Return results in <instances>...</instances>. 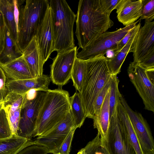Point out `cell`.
<instances>
[{"mask_svg": "<svg viewBox=\"0 0 154 154\" xmlns=\"http://www.w3.org/2000/svg\"><path fill=\"white\" fill-rule=\"evenodd\" d=\"M76 17L79 48L86 47L114 24L110 15L103 11L100 0H79Z\"/></svg>", "mask_w": 154, "mask_h": 154, "instance_id": "1", "label": "cell"}, {"mask_svg": "<svg viewBox=\"0 0 154 154\" xmlns=\"http://www.w3.org/2000/svg\"><path fill=\"white\" fill-rule=\"evenodd\" d=\"M86 69L81 91L82 101L87 118L93 119L97 97L111 79L107 57L99 55L85 60Z\"/></svg>", "mask_w": 154, "mask_h": 154, "instance_id": "2", "label": "cell"}, {"mask_svg": "<svg viewBox=\"0 0 154 154\" xmlns=\"http://www.w3.org/2000/svg\"><path fill=\"white\" fill-rule=\"evenodd\" d=\"M70 97L69 92L61 88L46 91L33 137L48 133L65 118L70 112Z\"/></svg>", "mask_w": 154, "mask_h": 154, "instance_id": "3", "label": "cell"}, {"mask_svg": "<svg viewBox=\"0 0 154 154\" xmlns=\"http://www.w3.org/2000/svg\"><path fill=\"white\" fill-rule=\"evenodd\" d=\"M49 6L52 13L53 51L57 53L75 46L73 26L76 15L65 0H51Z\"/></svg>", "mask_w": 154, "mask_h": 154, "instance_id": "4", "label": "cell"}, {"mask_svg": "<svg viewBox=\"0 0 154 154\" xmlns=\"http://www.w3.org/2000/svg\"><path fill=\"white\" fill-rule=\"evenodd\" d=\"M21 5L19 15L17 44L23 51L35 35L49 6L48 0H26Z\"/></svg>", "mask_w": 154, "mask_h": 154, "instance_id": "5", "label": "cell"}, {"mask_svg": "<svg viewBox=\"0 0 154 154\" xmlns=\"http://www.w3.org/2000/svg\"><path fill=\"white\" fill-rule=\"evenodd\" d=\"M139 20L116 31L102 33L78 53L77 57L85 60L99 55H104L109 50L114 52L119 42Z\"/></svg>", "mask_w": 154, "mask_h": 154, "instance_id": "6", "label": "cell"}, {"mask_svg": "<svg viewBox=\"0 0 154 154\" xmlns=\"http://www.w3.org/2000/svg\"><path fill=\"white\" fill-rule=\"evenodd\" d=\"M100 141L102 146L107 154H137L117 115L109 119L106 140Z\"/></svg>", "mask_w": 154, "mask_h": 154, "instance_id": "7", "label": "cell"}, {"mask_svg": "<svg viewBox=\"0 0 154 154\" xmlns=\"http://www.w3.org/2000/svg\"><path fill=\"white\" fill-rule=\"evenodd\" d=\"M127 72L130 81L141 98L145 109L154 112V83L149 79L146 70L133 61L129 64Z\"/></svg>", "mask_w": 154, "mask_h": 154, "instance_id": "8", "label": "cell"}, {"mask_svg": "<svg viewBox=\"0 0 154 154\" xmlns=\"http://www.w3.org/2000/svg\"><path fill=\"white\" fill-rule=\"evenodd\" d=\"M46 91H36L35 98L27 100L21 116L17 135L30 138L35 133L38 115L45 95Z\"/></svg>", "mask_w": 154, "mask_h": 154, "instance_id": "9", "label": "cell"}, {"mask_svg": "<svg viewBox=\"0 0 154 154\" xmlns=\"http://www.w3.org/2000/svg\"><path fill=\"white\" fill-rule=\"evenodd\" d=\"M119 100L128 114L143 154H154V140L147 122L141 113L131 108L121 94Z\"/></svg>", "mask_w": 154, "mask_h": 154, "instance_id": "10", "label": "cell"}, {"mask_svg": "<svg viewBox=\"0 0 154 154\" xmlns=\"http://www.w3.org/2000/svg\"><path fill=\"white\" fill-rule=\"evenodd\" d=\"M77 47L57 53L50 66V78L53 83L60 87L70 79L73 64L78 53Z\"/></svg>", "mask_w": 154, "mask_h": 154, "instance_id": "11", "label": "cell"}, {"mask_svg": "<svg viewBox=\"0 0 154 154\" xmlns=\"http://www.w3.org/2000/svg\"><path fill=\"white\" fill-rule=\"evenodd\" d=\"M74 122L70 112L65 118L48 133L38 137L34 144L46 148L49 153H56L68 134L74 127Z\"/></svg>", "mask_w": 154, "mask_h": 154, "instance_id": "12", "label": "cell"}, {"mask_svg": "<svg viewBox=\"0 0 154 154\" xmlns=\"http://www.w3.org/2000/svg\"><path fill=\"white\" fill-rule=\"evenodd\" d=\"M131 52L133 53V61L138 64L154 53V21H145L140 27Z\"/></svg>", "mask_w": 154, "mask_h": 154, "instance_id": "13", "label": "cell"}, {"mask_svg": "<svg viewBox=\"0 0 154 154\" xmlns=\"http://www.w3.org/2000/svg\"><path fill=\"white\" fill-rule=\"evenodd\" d=\"M35 36L45 63L54 51L52 13L50 6L42 23L37 29Z\"/></svg>", "mask_w": 154, "mask_h": 154, "instance_id": "14", "label": "cell"}, {"mask_svg": "<svg viewBox=\"0 0 154 154\" xmlns=\"http://www.w3.org/2000/svg\"><path fill=\"white\" fill-rule=\"evenodd\" d=\"M51 79L47 75L29 79L10 80L5 83L8 92L20 94L26 93L31 89L46 91L48 89Z\"/></svg>", "mask_w": 154, "mask_h": 154, "instance_id": "15", "label": "cell"}, {"mask_svg": "<svg viewBox=\"0 0 154 154\" xmlns=\"http://www.w3.org/2000/svg\"><path fill=\"white\" fill-rule=\"evenodd\" d=\"M23 55L34 78L43 74V67L45 62L35 35L24 50Z\"/></svg>", "mask_w": 154, "mask_h": 154, "instance_id": "16", "label": "cell"}, {"mask_svg": "<svg viewBox=\"0 0 154 154\" xmlns=\"http://www.w3.org/2000/svg\"><path fill=\"white\" fill-rule=\"evenodd\" d=\"M142 0H121L117 8V17L124 26L131 25L140 17Z\"/></svg>", "mask_w": 154, "mask_h": 154, "instance_id": "17", "label": "cell"}, {"mask_svg": "<svg viewBox=\"0 0 154 154\" xmlns=\"http://www.w3.org/2000/svg\"><path fill=\"white\" fill-rule=\"evenodd\" d=\"M0 67L11 80L34 78L23 55L5 63L0 62Z\"/></svg>", "mask_w": 154, "mask_h": 154, "instance_id": "18", "label": "cell"}, {"mask_svg": "<svg viewBox=\"0 0 154 154\" xmlns=\"http://www.w3.org/2000/svg\"><path fill=\"white\" fill-rule=\"evenodd\" d=\"M109 89L104 100L98 115L93 119V126L97 130L100 140H106L109 126Z\"/></svg>", "mask_w": 154, "mask_h": 154, "instance_id": "19", "label": "cell"}, {"mask_svg": "<svg viewBox=\"0 0 154 154\" xmlns=\"http://www.w3.org/2000/svg\"><path fill=\"white\" fill-rule=\"evenodd\" d=\"M139 30L136 31L132 35L126 44L120 51L114 53V55L112 57L110 58H107V65L112 75H117L120 72L122 66L127 54L131 52Z\"/></svg>", "mask_w": 154, "mask_h": 154, "instance_id": "20", "label": "cell"}, {"mask_svg": "<svg viewBox=\"0 0 154 154\" xmlns=\"http://www.w3.org/2000/svg\"><path fill=\"white\" fill-rule=\"evenodd\" d=\"M34 144L30 138L12 135L0 138V154H17L24 148Z\"/></svg>", "mask_w": 154, "mask_h": 154, "instance_id": "21", "label": "cell"}, {"mask_svg": "<svg viewBox=\"0 0 154 154\" xmlns=\"http://www.w3.org/2000/svg\"><path fill=\"white\" fill-rule=\"evenodd\" d=\"M0 10L3 14L5 24L11 37L17 44L18 22L14 12L13 0H0Z\"/></svg>", "mask_w": 154, "mask_h": 154, "instance_id": "22", "label": "cell"}, {"mask_svg": "<svg viewBox=\"0 0 154 154\" xmlns=\"http://www.w3.org/2000/svg\"><path fill=\"white\" fill-rule=\"evenodd\" d=\"M117 112L118 117L125 130L130 143L137 154H143L128 114L119 99L117 105Z\"/></svg>", "mask_w": 154, "mask_h": 154, "instance_id": "23", "label": "cell"}, {"mask_svg": "<svg viewBox=\"0 0 154 154\" xmlns=\"http://www.w3.org/2000/svg\"><path fill=\"white\" fill-rule=\"evenodd\" d=\"M23 53L11 37L9 30L5 24V37L3 49L0 55V62H8L19 57Z\"/></svg>", "mask_w": 154, "mask_h": 154, "instance_id": "24", "label": "cell"}, {"mask_svg": "<svg viewBox=\"0 0 154 154\" xmlns=\"http://www.w3.org/2000/svg\"><path fill=\"white\" fill-rule=\"evenodd\" d=\"M70 112L71 113L75 125L80 128L87 118L85 112L82 100L79 92H75L70 97Z\"/></svg>", "mask_w": 154, "mask_h": 154, "instance_id": "25", "label": "cell"}, {"mask_svg": "<svg viewBox=\"0 0 154 154\" xmlns=\"http://www.w3.org/2000/svg\"><path fill=\"white\" fill-rule=\"evenodd\" d=\"M86 69L85 60L76 57L72 69L70 79L72 80L73 85L79 93L81 91Z\"/></svg>", "mask_w": 154, "mask_h": 154, "instance_id": "26", "label": "cell"}, {"mask_svg": "<svg viewBox=\"0 0 154 154\" xmlns=\"http://www.w3.org/2000/svg\"><path fill=\"white\" fill-rule=\"evenodd\" d=\"M119 82L116 75H112L109 100V119L117 115V107L121 94L118 88Z\"/></svg>", "mask_w": 154, "mask_h": 154, "instance_id": "27", "label": "cell"}, {"mask_svg": "<svg viewBox=\"0 0 154 154\" xmlns=\"http://www.w3.org/2000/svg\"><path fill=\"white\" fill-rule=\"evenodd\" d=\"M26 93L20 94L8 92L3 100V108L8 107L12 112L20 107H22V110L27 101Z\"/></svg>", "mask_w": 154, "mask_h": 154, "instance_id": "28", "label": "cell"}, {"mask_svg": "<svg viewBox=\"0 0 154 154\" xmlns=\"http://www.w3.org/2000/svg\"><path fill=\"white\" fill-rule=\"evenodd\" d=\"M12 135H17L22 111V107L12 112L7 107L3 108Z\"/></svg>", "mask_w": 154, "mask_h": 154, "instance_id": "29", "label": "cell"}, {"mask_svg": "<svg viewBox=\"0 0 154 154\" xmlns=\"http://www.w3.org/2000/svg\"><path fill=\"white\" fill-rule=\"evenodd\" d=\"M84 148L87 154H107L101 145L100 136L98 133Z\"/></svg>", "mask_w": 154, "mask_h": 154, "instance_id": "30", "label": "cell"}, {"mask_svg": "<svg viewBox=\"0 0 154 154\" xmlns=\"http://www.w3.org/2000/svg\"><path fill=\"white\" fill-rule=\"evenodd\" d=\"M154 19V0H142L141 15L139 20L152 22Z\"/></svg>", "mask_w": 154, "mask_h": 154, "instance_id": "31", "label": "cell"}, {"mask_svg": "<svg viewBox=\"0 0 154 154\" xmlns=\"http://www.w3.org/2000/svg\"><path fill=\"white\" fill-rule=\"evenodd\" d=\"M11 132L4 109L0 110V138L9 137Z\"/></svg>", "mask_w": 154, "mask_h": 154, "instance_id": "32", "label": "cell"}, {"mask_svg": "<svg viewBox=\"0 0 154 154\" xmlns=\"http://www.w3.org/2000/svg\"><path fill=\"white\" fill-rule=\"evenodd\" d=\"M111 79L100 92L97 97L94 106V118L95 116H97L100 112V108L104 100L109 89L111 84Z\"/></svg>", "mask_w": 154, "mask_h": 154, "instance_id": "33", "label": "cell"}, {"mask_svg": "<svg viewBox=\"0 0 154 154\" xmlns=\"http://www.w3.org/2000/svg\"><path fill=\"white\" fill-rule=\"evenodd\" d=\"M48 149L41 145L33 144L26 147L17 154H47Z\"/></svg>", "mask_w": 154, "mask_h": 154, "instance_id": "34", "label": "cell"}, {"mask_svg": "<svg viewBox=\"0 0 154 154\" xmlns=\"http://www.w3.org/2000/svg\"><path fill=\"white\" fill-rule=\"evenodd\" d=\"M76 128H77L75 127L72 129L56 153L69 154L74 134Z\"/></svg>", "mask_w": 154, "mask_h": 154, "instance_id": "35", "label": "cell"}, {"mask_svg": "<svg viewBox=\"0 0 154 154\" xmlns=\"http://www.w3.org/2000/svg\"><path fill=\"white\" fill-rule=\"evenodd\" d=\"M103 11L110 15L112 11L116 9L121 0H100Z\"/></svg>", "mask_w": 154, "mask_h": 154, "instance_id": "36", "label": "cell"}, {"mask_svg": "<svg viewBox=\"0 0 154 154\" xmlns=\"http://www.w3.org/2000/svg\"><path fill=\"white\" fill-rule=\"evenodd\" d=\"M141 25L140 21L128 32L118 45L116 49L114 52V53L120 51L124 47L132 35L136 31L140 29Z\"/></svg>", "mask_w": 154, "mask_h": 154, "instance_id": "37", "label": "cell"}, {"mask_svg": "<svg viewBox=\"0 0 154 154\" xmlns=\"http://www.w3.org/2000/svg\"><path fill=\"white\" fill-rule=\"evenodd\" d=\"M138 64L146 70L154 69V53L147 57Z\"/></svg>", "mask_w": 154, "mask_h": 154, "instance_id": "38", "label": "cell"}, {"mask_svg": "<svg viewBox=\"0 0 154 154\" xmlns=\"http://www.w3.org/2000/svg\"><path fill=\"white\" fill-rule=\"evenodd\" d=\"M5 37V23L3 14L0 10V55L3 51Z\"/></svg>", "mask_w": 154, "mask_h": 154, "instance_id": "39", "label": "cell"}, {"mask_svg": "<svg viewBox=\"0 0 154 154\" xmlns=\"http://www.w3.org/2000/svg\"><path fill=\"white\" fill-rule=\"evenodd\" d=\"M5 83L3 79L0 78V91L5 92L6 88Z\"/></svg>", "mask_w": 154, "mask_h": 154, "instance_id": "40", "label": "cell"}, {"mask_svg": "<svg viewBox=\"0 0 154 154\" xmlns=\"http://www.w3.org/2000/svg\"><path fill=\"white\" fill-rule=\"evenodd\" d=\"M0 78H2L4 80V82L5 81L6 79V76L3 70L0 67Z\"/></svg>", "mask_w": 154, "mask_h": 154, "instance_id": "41", "label": "cell"}, {"mask_svg": "<svg viewBox=\"0 0 154 154\" xmlns=\"http://www.w3.org/2000/svg\"><path fill=\"white\" fill-rule=\"evenodd\" d=\"M5 92L0 91V102H3Z\"/></svg>", "mask_w": 154, "mask_h": 154, "instance_id": "42", "label": "cell"}, {"mask_svg": "<svg viewBox=\"0 0 154 154\" xmlns=\"http://www.w3.org/2000/svg\"><path fill=\"white\" fill-rule=\"evenodd\" d=\"M77 154H87L85 149L84 148L80 149Z\"/></svg>", "mask_w": 154, "mask_h": 154, "instance_id": "43", "label": "cell"}, {"mask_svg": "<svg viewBox=\"0 0 154 154\" xmlns=\"http://www.w3.org/2000/svg\"><path fill=\"white\" fill-rule=\"evenodd\" d=\"M3 109V102H0V110Z\"/></svg>", "mask_w": 154, "mask_h": 154, "instance_id": "44", "label": "cell"}, {"mask_svg": "<svg viewBox=\"0 0 154 154\" xmlns=\"http://www.w3.org/2000/svg\"><path fill=\"white\" fill-rule=\"evenodd\" d=\"M60 154L58 153H56V154Z\"/></svg>", "mask_w": 154, "mask_h": 154, "instance_id": "45", "label": "cell"}]
</instances>
